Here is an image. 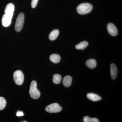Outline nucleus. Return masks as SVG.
Segmentation results:
<instances>
[{"label":"nucleus","instance_id":"obj_16","mask_svg":"<svg viewBox=\"0 0 122 122\" xmlns=\"http://www.w3.org/2000/svg\"><path fill=\"white\" fill-rule=\"evenodd\" d=\"M62 77L61 75L58 74H55L53 77V81L55 84H58L61 83Z\"/></svg>","mask_w":122,"mask_h":122},{"label":"nucleus","instance_id":"obj_18","mask_svg":"<svg viewBox=\"0 0 122 122\" xmlns=\"http://www.w3.org/2000/svg\"><path fill=\"white\" fill-rule=\"evenodd\" d=\"M38 0H32L31 6L33 8H34L36 7L38 2Z\"/></svg>","mask_w":122,"mask_h":122},{"label":"nucleus","instance_id":"obj_3","mask_svg":"<svg viewBox=\"0 0 122 122\" xmlns=\"http://www.w3.org/2000/svg\"><path fill=\"white\" fill-rule=\"evenodd\" d=\"M25 16L24 14L21 13L18 16L15 23V29L16 32H20L24 25Z\"/></svg>","mask_w":122,"mask_h":122},{"label":"nucleus","instance_id":"obj_9","mask_svg":"<svg viewBox=\"0 0 122 122\" xmlns=\"http://www.w3.org/2000/svg\"><path fill=\"white\" fill-rule=\"evenodd\" d=\"M110 72L112 78L113 80H115L117 75V69L116 66L114 63H112L111 65Z\"/></svg>","mask_w":122,"mask_h":122},{"label":"nucleus","instance_id":"obj_6","mask_svg":"<svg viewBox=\"0 0 122 122\" xmlns=\"http://www.w3.org/2000/svg\"><path fill=\"white\" fill-rule=\"evenodd\" d=\"M107 28L109 34L112 36H115L117 35V29L114 24L112 23H109L107 26Z\"/></svg>","mask_w":122,"mask_h":122},{"label":"nucleus","instance_id":"obj_21","mask_svg":"<svg viewBox=\"0 0 122 122\" xmlns=\"http://www.w3.org/2000/svg\"><path fill=\"white\" fill-rule=\"evenodd\" d=\"M99 120L97 118H91V122H99Z\"/></svg>","mask_w":122,"mask_h":122},{"label":"nucleus","instance_id":"obj_13","mask_svg":"<svg viewBox=\"0 0 122 122\" xmlns=\"http://www.w3.org/2000/svg\"><path fill=\"white\" fill-rule=\"evenodd\" d=\"M59 34V30L57 29L54 30H52L50 34L49 38L51 41H54L58 37Z\"/></svg>","mask_w":122,"mask_h":122},{"label":"nucleus","instance_id":"obj_10","mask_svg":"<svg viewBox=\"0 0 122 122\" xmlns=\"http://www.w3.org/2000/svg\"><path fill=\"white\" fill-rule=\"evenodd\" d=\"M87 97L88 99L93 102H97L100 101L102 99V98L100 96L96 94L92 93H89L87 94Z\"/></svg>","mask_w":122,"mask_h":122},{"label":"nucleus","instance_id":"obj_11","mask_svg":"<svg viewBox=\"0 0 122 122\" xmlns=\"http://www.w3.org/2000/svg\"><path fill=\"white\" fill-rule=\"evenodd\" d=\"M72 79L71 76H66L63 79V85L66 87H69L70 86L72 83Z\"/></svg>","mask_w":122,"mask_h":122},{"label":"nucleus","instance_id":"obj_14","mask_svg":"<svg viewBox=\"0 0 122 122\" xmlns=\"http://www.w3.org/2000/svg\"><path fill=\"white\" fill-rule=\"evenodd\" d=\"M50 59L53 63H59L61 61V57L59 55L53 54L50 55Z\"/></svg>","mask_w":122,"mask_h":122},{"label":"nucleus","instance_id":"obj_19","mask_svg":"<svg viewBox=\"0 0 122 122\" xmlns=\"http://www.w3.org/2000/svg\"><path fill=\"white\" fill-rule=\"evenodd\" d=\"M91 118L88 116H86L83 118V121L85 122H91Z\"/></svg>","mask_w":122,"mask_h":122},{"label":"nucleus","instance_id":"obj_5","mask_svg":"<svg viewBox=\"0 0 122 122\" xmlns=\"http://www.w3.org/2000/svg\"><path fill=\"white\" fill-rule=\"evenodd\" d=\"M61 107L57 103H53L48 105L46 107L45 110L47 112L50 113H58L61 111Z\"/></svg>","mask_w":122,"mask_h":122},{"label":"nucleus","instance_id":"obj_15","mask_svg":"<svg viewBox=\"0 0 122 122\" xmlns=\"http://www.w3.org/2000/svg\"><path fill=\"white\" fill-rule=\"evenodd\" d=\"M88 45V42L86 41H82L77 44L75 46V48L77 50H83Z\"/></svg>","mask_w":122,"mask_h":122},{"label":"nucleus","instance_id":"obj_7","mask_svg":"<svg viewBox=\"0 0 122 122\" xmlns=\"http://www.w3.org/2000/svg\"><path fill=\"white\" fill-rule=\"evenodd\" d=\"M15 10V7L12 3H9L5 7V14L13 17L14 12Z\"/></svg>","mask_w":122,"mask_h":122},{"label":"nucleus","instance_id":"obj_20","mask_svg":"<svg viewBox=\"0 0 122 122\" xmlns=\"http://www.w3.org/2000/svg\"><path fill=\"white\" fill-rule=\"evenodd\" d=\"M24 114L22 112L18 111L17 112L16 116L18 117H20L21 116H23Z\"/></svg>","mask_w":122,"mask_h":122},{"label":"nucleus","instance_id":"obj_2","mask_svg":"<svg viewBox=\"0 0 122 122\" xmlns=\"http://www.w3.org/2000/svg\"><path fill=\"white\" fill-rule=\"evenodd\" d=\"M29 93L30 97L34 99H37L40 96V92L37 88V83L36 81H32L30 86Z\"/></svg>","mask_w":122,"mask_h":122},{"label":"nucleus","instance_id":"obj_12","mask_svg":"<svg viewBox=\"0 0 122 122\" xmlns=\"http://www.w3.org/2000/svg\"><path fill=\"white\" fill-rule=\"evenodd\" d=\"M86 65L88 68L91 69H93L96 67L97 62L96 60L93 59H89L86 63Z\"/></svg>","mask_w":122,"mask_h":122},{"label":"nucleus","instance_id":"obj_8","mask_svg":"<svg viewBox=\"0 0 122 122\" xmlns=\"http://www.w3.org/2000/svg\"><path fill=\"white\" fill-rule=\"evenodd\" d=\"M13 17L5 14H4L2 18V24L3 26L8 27L10 25Z\"/></svg>","mask_w":122,"mask_h":122},{"label":"nucleus","instance_id":"obj_1","mask_svg":"<svg viewBox=\"0 0 122 122\" xmlns=\"http://www.w3.org/2000/svg\"><path fill=\"white\" fill-rule=\"evenodd\" d=\"M93 9L92 5L88 3H84L79 5L77 11L79 14L81 15L87 14L91 12Z\"/></svg>","mask_w":122,"mask_h":122},{"label":"nucleus","instance_id":"obj_4","mask_svg":"<svg viewBox=\"0 0 122 122\" xmlns=\"http://www.w3.org/2000/svg\"><path fill=\"white\" fill-rule=\"evenodd\" d=\"M13 78L15 83L18 85H22L24 81V74L22 71L17 70L15 71L13 74Z\"/></svg>","mask_w":122,"mask_h":122},{"label":"nucleus","instance_id":"obj_17","mask_svg":"<svg viewBox=\"0 0 122 122\" xmlns=\"http://www.w3.org/2000/svg\"><path fill=\"white\" fill-rule=\"evenodd\" d=\"M6 103L7 102L4 98L0 97V110L4 109L6 106Z\"/></svg>","mask_w":122,"mask_h":122}]
</instances>
